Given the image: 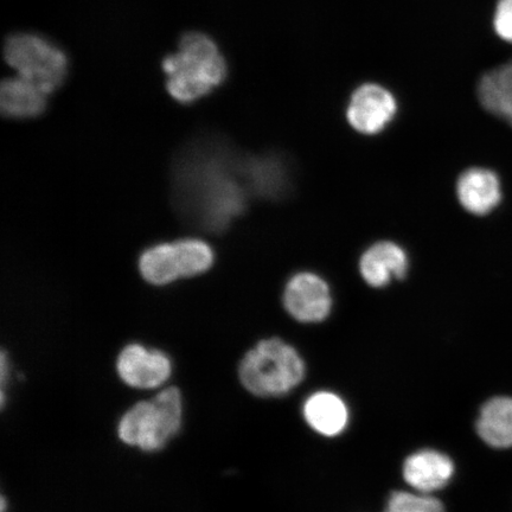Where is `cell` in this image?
Returning a JSON list of instances; mask_svg holds the SVG:
<instances>
[{"label":"cell","instance_id":"ac0fdd59","mask_svg":"<svg viewBox=\"0 0 512 512\" xmlns=\"http://www.w3.org/2000/svg\"><path fill=\"white\" fill-rule=\"evenodd\" d=\"M384 512H445V509L443 503L430 494L400 491L390 496Z\"/></svg>","mask_w":512,"mask_h":512},{"label":"cell","instance_id":"5bb4252c","mask_svg":"<svg viewBox=\"0 0 512 512\" xmlns=\"http://www.w3.org/2000/svg\"><path fill=\"white\" fill-rule=\"evenodd\" d=\"M240 172L248 192L255 195L275 198L286 189V169L278 158L264 156L240 159Z\"/></svg>","mask_w":512,"mask_h":512},{"label":"cell","instance_id":"ba28073f","mask_svg":"<svg viewBox=\"0 0 512 512\" xmlns=\"http://www.w3.org/2000/svg\"><path fill=\"white\" fill-rule=\"evenodd\" d=\"M115 369L126 386L153 390L162 388L169 381L174 367L170 356L164 351L131 343L119 352Z\"/></svg>","mask_w":512,"mask_h":512},{"label":"cell","instance_id":"ffe728a7","mask_svg":"<svg viewBox=\"0 0 512 512\" xmlns=\"http://www.w3.org/2000/svg\"><path fill=\"white\" fill-rule=\"evenodd\" d=\"M0 510H2V512L6 511V501H5L4 497L2 498V509H0Z\"/></svg>","mask_w":512,"mask_h":512},{"label":"cell","instance_id":"e0dca14e","mask_svg":"<svg viewBox=\"0 0 512 512\" xmlns=\"http://www.w3.org/2000/svg\"><path fill=\"white\" fill-rule=\"evenodd\" d=\"M477 94L484 110L512 126V60L485 73Z\"/></svg>","mask_w":512,"mask_h":512},{"label":"cell","instance_id":"8992f818","mask_svg":"<svg viewBox=\"0 0 512 512\" xmlns=\"http://www.w3.org/2000/svg\"><path fill=\"white\" fill-rule=\"evenodd\" d=\"M213 262L214 252L207 242L185 239L146 249L139 268L147 283L162 286L207 272Z\"/></svg>","mask_w":512,"mask_h":512},{"label":"cell","instance_id":"d6986e66","mask_svg":"<svg viewBox=\"0 0 512 512\" xmlns=\"http://www.w3.org/2000/svg\"><path fill=\"white\" fill-rule=\"evenodd\" d=\"M497 35L512 43V0H499L494 17Z\"/></svg>","mask_w":512,"mask_h":512},{"label":"cell","instance_id":"7a4b0ae2","mask_svg":"<svg viewBox=\"0 0 512 512\" xmlns=\"http://www.w3.org/2000/svg\"><path fill=\"white\" fill-rule=\"evenodd\" d=\"M163 68L172 98L190 104L208 95L227 78V63L215 42L200 32H189L177 54L166 57Z\"/></svg>","mask_w":512,"mask_h":512},{"label":"cell","instance_id":"6da1fadb","mask_svg":"<svg viewBox=\"0 0 512 512\" xmlns=\"http://www.w3.org/2000/svg\"><path fill=\"white\" fill-rule=\"evenodd\" d=\"M175 201L196 226L219 233L246 209L249 194L240 159L213 140L191 145L179 157L174 177Z\"/></svg>","mask_w":512,"mask_h":512},{"label":"cell","instance_id":"4fadbf2b","mask_svg":"<svg viewBox=\"0 0 512 512\" xmlns=\"http://www.w3.org/2000/svg\"><path fill=\"white\" fill-rule=\"evenodd\" d=\"M47 98L43 89L19 75L4 80L0 88V107L5 117L12 119L38 117L46 111Z\"/></svg>","mask_w":512,"mask_h":512},{"label":"cell","instance_id":"3957f363","mask_svg":"<svg viewBox=\"0 0 512 512\" xmlns=\"http://www.w3.org/2000/svg\"><path fill=\"white\" fill-rule=\"evenodd\" d=\"M183 396L177 387L160 390L151 400L139 401L121 416L118 438L144 452H158L181 431Z\"/></svg>","mask_w":512,"mask_h":512},{"label":"cell","instance_id":"9a60e30c","mask_svg":"<svg viewBox=\"0 0 512 512\" xmlns=\"http://www.w3.org/2000/svg\"><path fill=\"white\" fill-rule=\"evenodd\" d=\"M477 433L486 445L505 450L512 447V398L496 396L486 401L477 419Z\"/></svg>","mask_w":512,"mask_h":512},{"label":"cell","instance_id":"30bf717a","mask_svg":"<svg viewBox=\"0 0 512 512\" xmlns=\"http://www.w3.org/2000/svg\"><path fill=\"white\" fill-rule=\"evenodd\" d=\"M358 267L363 280L369 286L382 288L394 280L406 278L409 258L398 243L389 240L377 241L363 252Z\"/></svg>","mask_w":512,"mask_h":512},{"label":"cell","instance_id":"7c38bea8","mask_svg":"<svg viewBox=\"0 0 512 512\" xmlns=\"http://www.w3.org/2000/svg\"><path fill=\"white\" fill-rule=\"evenodd\" d=\"M454 475V464L446 454L422 450L412 454L403 464V478L422 494L445 488Z\"/></svg>","mask_w":512,"mask_h":512},{"label":"cell","instance_id":"277c9868","mask_svg":"<svg viewBox=\"0 0 512 512\" xmlns=\"http://www.w3.org/2000/svg\"><path fill=\"white\" fill-rule=\"evenodd\" d=\"M305 376V364L292 345L279 338L265 339L243 356L240 382L259 398H277L290 393Z\"/></svg>","mask_w":512,"mask_h":512},{"label":"cell","instance_id":"9c48e42d","mask_svg":"<svg viewBox=\"0 0 512 512\" xmlns=\"http://www.w3.org/2000/svg\"><path fill=\"white\" fill-rule=\"evenodd\" d=\"M283 300L288 315L300 323L323 322L332 309L329 284L312 272L294 274L287 281Z\"/></svg>","mask_w":512,"mask_h":512},{"label":"cell","instance_id":"52a82bcc","mask_svg":"<svg viewBox=\"0 0 512 512\" xmlns=\"http://www.w3.org/2000/svg\"><path fill=\"white\" fill-rule=\"evenodd\" d=\"M399 106L394 94L377 83H364L351 94L345 117L364 136H376L393 123Z\"/></svg>","mask_w":512,"mask_h":512},{"label":"cell","instance_id":"5b68a950","mask_svg":"<svg viewBox=\"0 0 512 512\" xmlns=\"http://www.w3.org/2000/svg\"><path fill=\"white\" fill-rule=\"evenodd\" d=\"M4 57L19 76L35 83L48 95L56 91L67 76V56L47 38L38 35L10 36L5 43Z\"/></svg>","mask_w":512,"mask_h":512},{"label":"cell","instance_id":"2e32d148","mask_svg":"<svg viewBox=\"0 0 512 512\" xmlns=\"http://www.w3.org/2000/svg\"><path fill=\"white\" fill-rule=\"evenodd\" d=\"M304 418L317 433L325 437H336L347 427L349 413L347 405L338 395L318 392L306 400Z\"/></svg>","mask_w":512,"mask_h":512},{"label":"cell","instance_id":"8fae6325","mask_svg":"<svg viewBox=\"0 0 512 512\" xmlns=\"http://www.w3.org/2000/svg\"><path fill=\"white\" fill-rule=\"evenodd\" d=\"M456 192L460 206L477 216L490 214L502 200L499 178L483 168L465 170L458 178Z\"/></svg>","mask_w":512,"mask_h":512}]
</instances>
